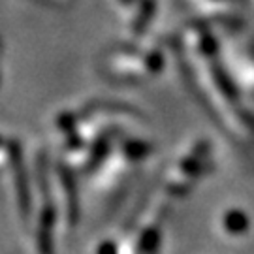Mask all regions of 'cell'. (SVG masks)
<instances>
[{"mask_svg": "<svg viewBox=\"0 0 254 254\" xmlns=\"http://www.w3.org/2000/svg\"><path fill=\"white\" fill-rule=\"evenodd\" d=\"M226 228L232 230L234 234H239L247 228V217L239 211H234V213H228L226 217Z\"/></svg>", "mask_w": 254, "mask_h": 254, "instance_id": "1", "label": "cell"}, {"mask_svg": "<svg viewBox=\"0 0 254 254\" xmlns=\"http://www.w3.org/2000/svg\"><path fill=\"white\" fill-rule=\"evenodd\" d=\"M156 241H158V232L156 230H149L143 236V239H141V251L149 253V251L156 249Z\"/></svg>", "mask_w": 254, "mask_h": 254, "instance_id": "2", "label": "cell"}, {"mask_svg": "<svg viewBox=\"0 0 254 254\" xmlns=\"http://www.w3.org/2000/svg\"><path fill=\"white\" fill-rule=\"evenodd\" d=\"M100 254H115V247L111 245V243H106V245H102Z\"/></svg>", "mask_w": 254, "mask_h": 254, "instance_id": "3", "label": "cell"}]
</instances>
